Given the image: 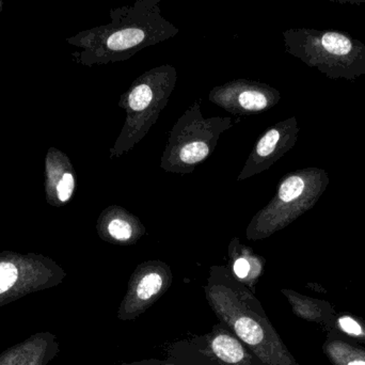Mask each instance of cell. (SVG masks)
Wrapping results in <instances>:
<instances>
[{
  "label": "cell",
  "mask_w": 365,
  "mask_h": 365,
  "mask_svg": "<svg viewBox=\"0 0 365 365\" xmlns=\"http://www.w3.org/2000/svg\"><path fill=\"white\" fill-rule=\"evenodd\" d=\"M207 299L220 323L230 328L265 365H298L255 297L234 287L214 285Z\"/></svg>",
  "instance_id": "6da1fadb"
},
{
  "label": "cell",
  "mask_w": 365,
  "mask_h": 365,
  "mask_svg": "<svg viewBox=\"0 0 365 365\" xmlns=\"http://www.w3.org/2000/svg\"><path fill=\"white\" fill-rule=\"evenodd\" d=\"M293 44L304 62L329 78L354 81L365 74V45L349 32L299 30Z\"/></svg>",
  "instance_id": "7a4b0ae2"
},
{
  "label": "cell",
  "mask_w": 365,
  "mask_h": 365,
  "mask_svg": "<svg viewBox=\"0 0 365 365\" xmlns=\"http://www.w3.org/2000/svg\"><path fill=\"white\" fill-rule=\"evenodd\" d=\"M167 356L168 361L188 365H265L220 322L203 336L178 341Z\"/></svg>",
  "instance_id": "3957f363"
},
{
  "label": "cell",
  "mask_w": 365,
  "mask_h": 365,
  "mask_svg": "<svg viewBox=\"0 0 365 365\" xmlns=\"http://www.w3.org/2000/svg\"><path fill=\"white\" fill-rule=\"evenodd\" d=\"M167 289V280L158 272H148L141 276L130 287L125 299L118 312L120 321H134L158 299Z\"/></svg>",
  "instance_id": "277c9868"
},
{
  "label": "cell",
  "mask_w": 365,
  "mask_h": 365,
  "mask_svg": "<svg viewBox=\"0 0 365 365\" xmlns=\"http://www.w3.org/2000/svg\"><path fill=\"white\" fill-rule=\"evenodd\" d=\"M143 38H145V34L143 30L128 28L111 34L107 41V45L113 51H124L140 44Z\"/></svg>",
  "instance_id": "5b68a950"
},
{
  "label": "cell",
  "mask_w": 365,
  "mask_h": 365,
  "mask_svg": "<svg viewBox=\"0 0 365 365\" xmlns=\"http://www.w3.org/2000/svg\"><path fill=\"white\" fill-rule=\"evenodd\" d=\"M284 293L289 297V300L293 306L294 312L297 314V317L309 319V321H319L322 313L317 302L296 295L295 293H291V292H284Z\"/></svg>",
  "instance_id": "8992f818"
},
{
  "label": "cell",
  "mask_w": 365,
  "mask_h": 365,
  "mask_svg": "<svg viewBox=\"0 0 365 365\" xmlns=\"http://www.w3.org/2000/svg\"><path fill=\"white\" fill-rule=\"evenodd\" d=\"M153 98L151 88L147 85H140L133 90L130 96V106L133 110L141 111L147 108Z\"/></svg>",
  "instance_id": "52a82bcc"
},
{
  "label": "cell",
  "mask_w": 365,
  "mask_h": 365,
  "mask_svg": "<svg viewBox=\"0 0 365 365\" xmlns=\"http://www.w3.org/2000/svg\"><path fill=\"white\" fill-rule=\"evenodd\" d=\"M207 145L204 143H189L181 151V160L185 164L193 165L203 160L208 155Z\"/></svg>",
  "instance_id": "ba28073f"
},
{
  "label": "cell",
  "mask_w": 365,
  "mask_h": 365,
  "mask_svg": "<svg viewBox=\"0 0 365 365\" xmlns=\"http://www.w3.org/2000/svg\"><path fill=\"white\" fill-rule=\"evenodd\" d=\"M240 104L247 110H263L267 107L268 101L261 92L246 91L240 96Z\"/></svg>",
  "instance_id": "9c48e42d"
},
{
  "label": "cell",
  "mask_w": 365,
  "mask_h": 365,
  "mask_svg": "<svg viewBox=\"0 0 365 365\" xmlns=\"http://www.w3.org/2000/svg\"><path fill=\"white\" fill-rule=\"evenodd\" d=\"M281 135L278 130H270L262 137L257 145V155L261 158L272 155L280 141Z\"/></svg>",
  "instance_id": "30bf717a"
},
{
  "label": "cell",
  "mask_w": 365,
  "mask_h": 365,
  "mask_svg": "<svg viewBox=\"0 0 365 365\" xmlns=\"http://www.w3.org/2000/svg\"><path fill=\"white\" fill-rule=\"evenodd\" d=\"M17 279V269L13 264L0 263V294L8 291Z\"/></svg>",
  "instance_id": "8fae6325"
},
{
  "label": "cell",
  "mask_w": 365,
  "mask_h": 365,
  "mask_svg": "<svg viewBox=\"0 0 365 365\" xmlns=\"http://www.w3.org/2000/svg\"><path fill=\"white\" fill-rule=\"evenodd\" d=\"M108 231L113 237L118 240H128L132 236V227L123 219H113L108 225Z\"/></svg>",
  "instance_id": "7c38bea8"
},
{
  "label": "cell",
  "mask_w": 365,
  "mask_h": 365,
  "mask_svg": "<svg viewBox=\"0 0 365 365\" xmlns=\"http://www.w3.org/2000/svg\"><path fill=\"white\" fill-rule=\"evenodd\" d=\"M73 189H74V178L70 173H66L58 184L57 190L59 199L62 202L68 201L72 195Z\"/></svg>",
  "instance_id": "4fadbf2b"
},
{
  "label": "cell",
  "mask_w": 365,
  "mask_h": 365,
  "mask_svg": "<svg viewBox=\"0 0 365 365\" xmlns=\"http://www.w3.org/2000/svg\"><path fill=\"white\" fill-rule=\"evenodd\" d=\"M339 325L342 328L343 331L351 334V336H357V338L364 336V329H362L360 324L356 322L355 319H351V317H341V319H339Z\"/></svg>",
  "instance_id": "5bb4252c"
},
{
  "label": "cell",
  "mask_w": 365,
  "mask_h": 365,
  "mask_svg": "<svg viewBox=\"0 0 365 365\" xmlns=\"http://www.w3.org/2000/svg\"><path fill=\"white\" fill-rule=\"evenodd\" d=\"M233 272L240 280L246 279L248 277L249 272H250V264H249L246 259H236L233 266Z\"/></svg>",
  "instance_id": "9a60e30c"
},
{
  "label": "cell",
  "mask_w": 365,
  "mask_h": 365,
  "mask_svg": "<svg viewBox=\"0 0 365 365\" xmlns=\"http://www.w3.org/2000/svg\"><path fill=\"white\" fill-rule=\"evenodd\" d=\"M133 365H188L178 364V362L168 361V360L149 359L143 361L134 362Z\"/></svg>",
  "instance_id": "2e32d148"
},
{
  "label": "cell",
  "mask_w": 365,
  "mask_h": 365,
  "mask_svg": "<svg viewBox=\"0 0 365 365\" xmlns=\"http://www.w3.org/2000/svg\"><path fill=\"white\" fill-rule=\"evenodd\" d=\"M329 1L339 2V4H365V0H329Z\"/></svg>",
  "instance_id": "e0dca14e"
},
{
  "label": "cell",
  "mask_w": 365,
  "mask_h": 365,
  "mask_svg": "<svg viewBox=\"0 0 365 365\" xmlns=\"http://www.w3.org/2000/svg\"><path fill=\"white\" fill-rule=\"evenodd\" d=\"M346 365H365V360L364 358H360V359L353 360V361L347 362Z\"/></svg>",
  "instance_id": "ac0fdd59"
},
{
  "label": "cell",
  "mask_w": 365,
  "mask_h": 365,
  "mask_svg": "<svg viewBox=\"0 0 365 365\" xmlns=\"http://www.w3.org/2000/svg\"><path fill=\"white\" fill-rule=\"evenodd\" d=\"M121 365H133L132 364H122Z\"/></svg>",
  "instance_id": "d6986e66"
}]
</instances>
